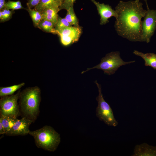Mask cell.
I'll return each mask as SVG.
<instances>
[{"label": "cell", "mask_w": 156, "mask_h": 156, "mask_svg": "<svg viewBox=\"0 0 156 156\" xmlns=\"http://www.w3.org/2000/svg\"><path fill=\"white\" fill-rule=\"evenodd\" d=\"M136 0L120 1L115 8L117 15L114 27L118 34L133 42H141V19L147 10Z\"/></svg>", "instance_id": "6da1fadb"}, {"label": "cell", "mask_w": 156, "mask_h": 156, "mask_svg": "<svg viewBox=\"0 0 156 156\" xmlns=\"http://www.w3.org/2000/svg\"><path fill=\"white\" fill-rule=\"evenodd\" d=\"M40 90L35 86L28 88L20 93V105L21 112L24 117L32 120L36 119L39 112L41 101Z\"/></svg>", "instance_id": "7a4b0ae2"}, {"label": "cell", "mask_w": 156, "mask_h": 156, "mask_svg": "<svg viewBox=\"0 0 156 156\" xmlns=\"http://www.w3.org/2000/svg\"><path fill=\"white\" fill-rule=\"evenodd\" d=\"M29 134L33 137L38 148L50 152L55 151L61 141L60 134L50 126L45 125L33 131H30Z\"/></svg>", "instance_id": "3957f363"}, {"label": "cell", "mask_w": 156, "mask_h": 156, "mask_svg": "<svg viewBox=\"0 0 156 156\" xmlns=\"http://www.w3.org/2000/svg\"><path fill=\"white\" fill-rule=\"evenodd\" d=\"M133 61L125 62L121 58L119 51L112 52L106 54L105 56L101 60V62L96 66L90 68H87L85 71H82L81 74L94 68L102 70L104 73L108 75L114 74L121 66L133 63Z\"/></svg>", "instance_id": "277c9868"}, {"label": "cell", "mask_w": 156, "mask_h": 156, "mask_svg": "<svg viewBox=\"0 0 156 156\" xmlns=\"http://www.w3.org/2000/svg\"><path fill=\"white\" fill-rule=\"evenodd\" d=\"M94 82L98 88L99 92L96 98L98 103L96 109V116L108 126L115 127L118 125V122L114 117L112 110L103 97L101 85L96 80Z\"/></svg>", "instance_id": "5b68a950"}, {"label": "cell", "mask_w": 156, "mask_h": 156, "mask_svg": "<svg viewBox=\"0 0 156 156\" xmlns=\"http://www.w3.org/2000/svg\"><path fill=\"white\" fill-rule=\"evenodd\" d=\"M1 97L0 100V116L17 118L20 115L17 101L20 94Z\"/></svg>", "instance_id": "8992f818"}, {"label": "cell", "mask_w": 156, "mask_h": 156, "mask_svg": "<svg viewBox=\"0 0 156 156\" xmlns=\"http://www.w3.org/2000/svg\"><path fill=\"white\" fill-rule=\"evenodd\" d=\"M142 22L141 42L148 43L156 29V10L147 8Z\"/></svg>", "instance_id": "52a82bcc"}, {"label": "cell", "mask_w": 156, "mask_h": 156, "mask_svg": "<svg viewBox=\"0 0 156 156\" xmlns=\"http://www.w3.org/2000/svg\"><path fill=\"white\" fill-rule=\"evenodd\" d=\"M56 31V34L60 37L62 44L67 46L78 41L82 33V29L79 26H72Z\"/></svg>", "instance_id": "ba28073f"}, {"label": "cell", "mask_w": 156, "mask_h": 156, "mask_svg": "<svg viewBox=\"0 0 156 156\" xmlns=\"http://www.w3.org/2000/svg\"><path fill=\"white\" fill-rule=\"evenodd\" d=\"M33 121L26 117L17 119L14 125L5 134L8 136L25 135L29 134L30 130L29 127Z\"/></svg>", "instance_id": "9c48e42d"}, {"label": "cell", "mask_w": 156, "mask_h": 156, "mask_svg": "<svg viewBox=\"0 0 156 156\" xmlns=\"http://www.w3.org/2000/svg\"><path fill=\"white\" fill-rule=\"evenodd\" d=\"M96 6L100 16V24L104 25L109 22L108 19L114 16L115 18L117 14L115 10L108 4L100 3L95 0H90Z\"/></svg>", "instance_id": "30bf717a"}, {"label": "cell", "mask_w": 156, "mask_h": 156, "mask_svg": "<svg viewBox=\"0 0 156 156\" xmlns=\"http://www.w3.org/2000/svg\"><path fill=\"white\" fill-rule=\"evenodd\" d=\"M132 156H156V146L149 145L144 143L136 145Z\"/></svg>", "instance_id": "8fae6325"}, {"label": "cell", "mask_w": 156, "mask_h": 156, "mask_svg": "<svg viewBox=\"0 0 156 156\" xmlns=\"http://www.w3.org/2000/svg\"><path fill=\"white\" fill-rule=\"evenodd\" d=\"M63 1V0H41L34 9L41 13L46 9L54 7L60 8Z\"/></svg>", "instance_id": "7c38bea8"}, {"label": "cell", "mask_w": 156, "mask_h": 156, "mask_svg": "<svg viewBox=\"0 0 156 156\" xmlns=\"http://www.w3.org/2000/svg\"><path fill=\"white\" fill-rule=\"evenodd\" d=\"M133 53L144 60L145 66H150L154 70L156 69V54L153 53H144L135 50L133 51Z\"/></svg>", "instance_id": "4fadbf2b"}, {"label": "cell", "mask_w": 156, "mask_h": 156, "mask_svg": "<svg viewBox=\"0 0 156 156\" xmlns=\"http://www.w3.org/2000/svg\"><path fill=\"white\" fill-rule=\"evenodd\" d=\"M60 10L59 8H51L46 9L41 13L42 20L51 21L55 24L58 18V12Z\"/></svg>", "instance_id": "5bb4252c"}, {"label": "cell", "mask_w": 156, "mask_h": 156, "mask_svg": "<svg viewBox=\"0 0 156 156\" xmlns=\"http://www.w3.org/2000/svg\"><path fill=\"white\" fill-rule=\"evenodd\" d=\"M24 83L6 87L0 88V96L2 97L12 95L17 90L25 85Z\"/></svg>", "instance_id": "9a60e30c"}, {"label": "cell", "mask_w": 156, "mask_h": 156, "mask_svg": "<svg viewBox=\"0 0 156 156\" xmlns=\"http://www.w3.org/2000/svg\"><path fill=\"white\" fill-rule=\"evenodd\" d=\"M55 24L50 21L42 20L38 26L40 29L48 32L56 34Z\"/></svg>", "instance_id": "2e32d148"}, {"label": "cell", "mask_w": 156, "mask_h": 156, "mask_svg": "<svg viewBox=\"0 0 156 156\" xmlns=\"http://www.w3.org/2000/svg\"><path fill=\"white\" fill-rule=\"evenodd\" d=\"M17 118L10 116H0V120L4 127L5 134L9 131L13 126Z\"/></svg>", "instance_id": "e0dca14e"}, {"label": "cell", "mask_w": 156, "mask_h": 156, "mask_svg": "<svg viewBox=\"0 0 156 156\" xmlns=\"http://www.w3.org/2000/svg\"><path fill=\"white\" fill-rule=\"evenodd\" d=\"M67 11V13L65 18L72 26H79L78 20L74 11L73 6L70 7Z\"/></svg>", "instance_id": "ac0fdd59"}, {"label": "cell", "mask_w": 156, "mask_h": 156, "mask_svg": "<svg viewBox=\"0 0 156 156\" xmlns=\"http://www.w3.org/2000/svg\"><path fill=\"white\" fill-rule=\"evenodd\" d=\"M27 10L34 23L36 26H38L40 22L42 20L41 13L35 9H32L29 8H28Z\"/></svg>", "instance_id": "d6986e66"}, {"label": "cell", "mask_w": 156, "mask_h": 156, "mask_svg": "<svg viewBox=\"0 0 156 156\" xmlns=\"http://www.w3.org/2000/svg\"><path fill=\"white\" fill-rule=\"evenodd\" d=\"M72 26L65 18H62L58 16L57 21L55 25V29L56 30H57Z\"/></svg>", "instance_id": "ffe728a7"}, {"label": "cell", "mask_w": 156, "mask_h": 156, "mask_svg": "<svg viewBox=\"0 0 156 156\" xmlns=\"http://www.w3.org/2000/svg\"><path fill=\"white\" fill-rule=\"evenodd\" d=\"M5 8L14 10L23 8V7L20 1H9L5 3Z\"/></svg>", "instance_id": "44dd1931"}, {"label": "cell", "mask_w": 156, "mask_h": 156, "mask_svg": "<svg viewBox=\"0 0 156 156\" xmlns=\"http://www.w3.org/2000/svg\"><path fill=\"white\" fill-rule=\"evenodd\" d=\"M12 15V12L10 10L5 8L0 12V19L2 21H6L9 19Z\"/></svg>", "instance_id": "7402d4cb"}, {"label": "cell", "mask_w": 156, "mask_h": 156, "mask_svg": "<svg viewBox=\"0 0 156 156\" xmlns=\"http://www.w3.org/2000/svg\"><path fill=\"white\" fill-rule=\"evenodd\" d=\"M76 0H63L61 6L60 8V10L64 9L67 10L70 7L73 6V4Z\"/></svg>", "instance_id": "603a6c76"}, {"label": "cell", "mask_w": 156, "mask_h": 156, "mask_svg": "<svg viewBox=\"0 0 156 156\" xmlns=\"http://www.w3.org/2000/svg\"><path fill=\"white\" fill-rule=\"evenodd\" d=\"M41 0H32L31 1H29L27 5L29 8H31L33 7H36L40 2Z\"/></svg>", "instance_id": "cb8c5ba5"}, {"label": "cell", "mask_w": 156, "mask_h": 156, "mask_svg": "<svg viewBox=\"0 0 156 156\" xmlns=\"http://www.w3.org/2000/svg\"><path fill=\"white\" fill-rule=\"evenodd\" d=\"M0 134H5V131L4 127L1 121L0 120Z\"/></svg>", "instance_id": "d4e9b609"}, {"label": "cell", "mask_w": 156, "mask_h": 156, "mask_svg": "<svg viewBox=\"0 0 156 156\" xmlns=\"http://www.w3.org/2000/svg\"><path fill=\"white\" fill-rule=\"evenodd\" d=\"M5 0H0V10L3 8H5Z\"/></svg>", "instance_id": "484cf974"}, {"label": "cell", "mask_w": 156, "mask_h": 156, "mask_svg": "<svg viewBox=\"0 0 156 156\" xmlns=\"http://www.w3.org/2000/svg\"><path fill=\"white\" fill-rule=\"evenodd\" d=\"M136 0L138 1H140V0ZM144 0L146 3V7L147 8V9L149 8V7H148V3H147V0Z\"/></svg>", "instance_id": "4316f807"}]
</instances>
